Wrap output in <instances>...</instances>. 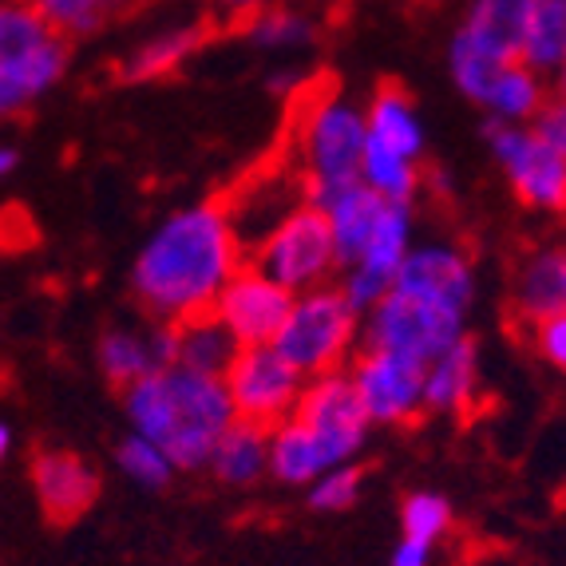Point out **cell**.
<instances>
[{"mask_svg":"<svg viewBox=\"0 0 566 566\" xmlns=\"http://www.w3.org/2000/svg\"><path fill=\"white\" fill-rule=\"evenodd\" d=\"M305 72L302 67H274V72H270V76H265V92L270 95H277V99H302L305 95Z\"/></svg>","mask_w":566,"mask_h":566,"instance_id":"cell-37","label":"cell"},{"mask_svg":"<svg viewBox=\"0 0 566 566\" xmlns=\"http://www.w3.org/2000/svg\"><path fill=\"white\" fill-rule=\"evenodd\" d=\"M432 555H436L432 543L400 535V543L392 547V555H388V566H432Z\"/></svg>","mask_w":566,"mask_h":566,"instance_id":"cell-38","label":"cell"},{"mask_svg":"<svg viewBox=\"0 0 566 566\" xmlns=\"http://www.w3.org/2000/svg\"><path fill=\"white\" fill-rule=\"evenodd\" d=\"M468 333V317L452 310H440L432 302L408 297L400 290H388L373 310L360 313V345L357 349H380V353H400L420 365L444 353L448 345Z\"/></svg>","mask_w":566,"mask_h":566,"instance_id":"cell-6","label":"cell"},{"mask_svg":"<svg viewBox=\"0 0 566 566\" xmlns=\"http://www.w3.org/2000/svg\"><path fill=\"white\" fill-rule=\"evenodd\" d=\"M32 488L52 523H76L99 495V472L80 452L44 448L32 455Z\"/></svg>","mask_w":566,"mask_h":566,"instance_id":"cell-14","label":"cell"},{"mask_svg":"<svg viewBox=\"0 0 566 566\" xmlns=\"http://www.w3.org/2000/svg\"><path fill=\"white\" fill-rule=\"evenodd\" d=\"M357 182L373 190V195H380L385 202H405V207H412L416 195L424 190V163L405 159V155L385 151V147L365 139Z\"/></svg>","mask_w":566,"mask_h":566,"instance_id":"cell-27","label":"cell"},{"mask_svg":"<svg viewBox=\"0 0 566 566\" xmlns=\"http://www.w3.org/2000/svg\"><path fill=\"white\" fill-rule=\"evenodd\" d=\"M297 115V159L302 199L322 210L337 190L357 182L365 155V107L340 92H305Z\"/></svg>","mask_w":566,"mask_h":566,"instance_id":"cell-3","label":"cell"},{"mask_svg":"<svg viewBox=\"0 0 566 566\" xmlns=\"http://www.w3.org/2000/svg\"><path fill=\"white\" fill-rule=\"evenodd\" d=\"M400 531L405 538H420V543H440L452 531V503L440 491H412L400 507Z\"/></svg>","mask_w":566,"mask_h":566,"instance_id":"cell-33","label":"cell"},{"mask_svg":"<svg viewBox=\"0 0 566 566\" xmlns=\"http://www.w3.org/2000/svg\"><path fill=\"white\" fill-rule=\"evenodd\" d=\"M488 151L500 163L503 179L511 182L515 199L531 210L555 214L566 207V151L538 139L527 123H491Z\"/></svg>","mask_w":566,"mask_h":566,"instance_id":"cell-7","label":"cell"},{"mask_svg":"<svg viewBox=\"0 0 566 566\" xmlns=\"http://www.w3.org/2000/svg\"><path fill=\"white\" fill-rule=\"evenodd\" d=\"M365 139L385 147V151H397L405 159L424 163L428 132L412 95L400 92V87H380L373 95V104L365 107Z\"/></svg>","mask_w":566,"mask_h":566,"instance_id":"cell-20","label":"cell"},{"mask_svg":"<svg viewBox=\"0 0 566 566\" xmlns=\"http://www.w3.org/2000/svg\"><path fill=\"white\" fill-rule=\"evenodd\" d=\"M234 222L222 202H195L167 214L132 262V290L155 322L179 325L210 313L222 285L242 265Z\"/></svg>","mask_w":566,"mask_h":566,"instance_id":"cell-1","label":"cell"},{"mask_svg":"<svg viewBox=\"0 0 566 566\" xmlns=\"http://www.w3.org/2000/svg\"><path fill=\"white\" fill-rule=\"evenodd\" d=\"M373 428L408 424L424 412V365L400 353L357 349V357L345 365Z\"/></svg>","mask_w":566,"mask_h":566,"instance_id":"cell-10","label":"cell"},{"mask_svg":"<svg viewBox=\"0 0 566 566\" xmlns=\"http://www.w3.org/2000/svg\"><path fill=\"white\" fill-rule=\"evenodd\" d=\"M515 313L527 325L566 317V254L563 245H538L515 274Z\"/></svg>","mask_w":566,"mask_h":566,"instance_id":"cell-19","label":"cell"},{"mask_svg":"<svg viewBox=\"0 0 566 566\" xmlns=\"http://www.w3.org/2000/svg\"><path fill=\"white\" fill-rule=\"evenodd\" d=\"M293 420L322 444V455L329 468L357 463L360 448L368 444V432H373L345 368L305 380L297 408H293Z\"/></svg>","mask_w":566,"mask_h":566,"instance_id":"cell-9","label":"cell"},{"mask_svg":"<svg viewBox=\"0 0 566 566\" xmlns=\"http://www.w3.org/2000/svg\"><path fill=\"white\" fill-rule=\"evenodd\" d=\"M222 385H227L234 420L274 428L293 416L297 397H302L305 388V377L274 345H250V349L234 353V360L222 373Z\"/></svg>","mask_w":566,"mask_h":566,"instance_id":"cell-8","label":"cell"},{"mask_svg":"<svg viewBox=\"0 0 566 566\" xmlns=\"http://www.w3.org/2000/svg\"><path fill=\"white\" fill-rule=\"evenodd\" d=\"M234 353V337L218 325L214 313H199V317H187V322L175 325V365L222 377Z\"/></svg>","mask_w":566,"mask_h":566,"instance_id":"cell-25","label":"cell"},{"mask_svg":"<svg viewBox=\"0 0 566 566\" xmlns=\"http://www.w3.org/2000/svg\"><path fill=\"white\" fill-rule=\"evenodd\" d=\"M123 416L135 436L151 440L175 472L207 468L214 440L234 420L222 377L170 365L123 388Z\"/></svg>","mask_w":566,"mask_h":566,"instance_id":"cell-2","label":"cell"},{"mask_svg":"<svg viewBox=\"0 0 566 566\" xmlns=\"http://www.w3.org/2000/svg\"><path fill=\"white\" fill-rule=\"evenodd\" d=\"M202 44H207V24H199V20L167 24V29L143 36L139 44L119 60V80H127V84L163 80V76H170V72H179Z\"/></svg>","mask_w":566,"mask_h":566,"instance_id":"cell-18","label":"cell"},{"mask_svg":"<svg viewBox=\"0 0 566 566\" xmlns=\"http://www.w3.org/2000/svg\"><path fill=\"white\" fill-rule=\"evenodd\" d=\"M520 64L538 80L563 76L566 67V0H531Z\"/></svg>","mask_w":566,"mask_h":566,"instance_id":"cell-24","label":"cell"},{"mask_svg":"<svg viewBox=\"0 0 566 566\" xmlns=\"http://www.w3.org/2000/svg\"><path fill=\"white\" fill-rule=\"evenodd\" d=\"M412 242H416L412 207H405V202H388L385 218L377 222V230H373L365 250H360L349 265H340L337 270L340 297H345L357 313L373 310V305L392 290V277H397L400 262H405L408 245Z\"/></svg>","mask_w":566,"mask_h":566,"instance_id":"cell-11","label":"cell"},{"mask_svg":"<svg viewBox=\"0 0 566 566\" xmlns=\"http://www.w3.org/2000/svg\"><path fill=\"white\" fill-rule=\"evenodd\" d=\"M357 337L360 313L340 297L337 285H317V290L293 293L290 313L270 345L310 380L349 365L360 345Z\"/></svg>","mask_w":566,"mask_h":566,"instance_id":"cell-4","label":"cell"},{"mask_svg":"<svg viewBox=\"0 0 566 566\" xmlns=\"http://www.w3.org/2000/svg\"><path fill=\"white\" fill-rule=\"evenodd\" d=\"M147 345H151L155 368H170V365H175V325L155 322L151 329H147Z\"/></svg>","mask_w":566,"mask_h":566,"instance_id":"cell-39","label":"cell"},{"mask_svg":"<svg viewBox=\"0 0 566 566\" xmlns=\"http://www.w3.org/2000/svg\"><path fill=\"white\" fill-rule=\"evenodd\" d=\"M531 345H535L538 360H547L551 368L566 365V317H547V322L531 325Z\"/></svg>","mask_w":566,"mask_h":566,"instance_id":"cell-36","label":"cell"},{"mask_svg":"<svg viewBox=\"0 0 566 566\" xmlns=\"http://www.w3.org/2000/svg\"><path fill=\"white\" fill-rule=\"evenodd\" d=\"M360 488H365V472H360L357 463H337V468H325L305 491H310L313 511L337 515V511H349L360 500Z\"/></svg>","mask_w":566,"mask_h":566,"instance_id":"cell-35","label":"cell"},{"mask_svg":"<svg viewBox=\"0 0 566 566\" xmlns=\"http://www.w3.org/2000/svg\"><path fill=\"white\" fill-rule=\"evenodd\" d=\"M290 302L293 293L282 290L277 282H270L262 270L238 265L234 277L214 297L210 313L234 337L238 349H250V345H270L274 340V333L285 322V313H290Z\"/></svg>","mask_w":566,"mask_h":566,"instance_id":"cell-13","label":"cell"},{"mask_svg":"<svg viewBox=\"0 0 566 566\" xmlns=\"http://www.w3.org/2000/svg\"><path fill=\"white\" fill-rule=\"evenodd\" d=\"M115 468L127 483L143 491H163L170 480H175V463L151 444V440H143V436L127 432L115 444Z\"/></svg>","mask_w":566,"mask_h":566,"instance_id":"cell-32","label":"cell"},{"mask_svg":"<svg viewBox=\"0 0 566 566\" xmlns=\"http://www.w3.org/2000/svg\"><path fill=\"white\" fill-rule=\"evenodd\" d=\"M250 265L290 293L333 285V277H337V250H333L325 214L317 207H310V202H297L290 214L277 218L274 227L258 238L254 262Z\"/></svg>","mask_w":566,"mask_h":566,"instance_id":"cell-5","label":"cell"},{"mask_svg":"<svg viewBox=\"0 0 566 566\" xmlns=\"http://www.w3.org/2000/svg\"><path fill=\"white\" fill-rule=\"evenodd\" d=\"M29 4L60 40H84L115 24L135 0H29Z\"/></svg>","mask_w":566,"mask_h":566,"instance_id":"cell-28","label":"cell"},{"mask_svg":"<svg viewBox=\"0 0 566 566\" xmlns=\"http://www.w3.org/2000/svg\"><path fill=\"white\" fill-rule=\"evenodd\" d=\"M329 463L322 455V444L305 432L297 420H282L270 428V444H265V475H274L285 488H310Z\"/></svg>","mask_w":566,"mask_h":566,"instance_id":"cell-23","label":"cell"},{"mask_svg":"<svg viewBox=\"0 0 566 566\" xmlns=\"http://www.w3.org/2000/svg\"><path fill=\"white\" fill-rule=\"evenodd\" d=\"M503 67L507 64L483 56L480 48H472L463 36H452V44H448V72H452V84L460 87V95L472 99V104H480L483 95H488L491 80L500 76Z\"/></svg>","mask_w":566,"mask_h":566,"instance_id":"cell-34","label":"cell"},{"mask_svg":"<svg viewBox=\"0 0 566 566\" xmlns=\"http://www.w3.org/2000/svg\"><path fill=\"white\" fill-rule=\"evenodd\" d=\"M392 290L468 317L475 293H480V277H475L472 258L463 254L460 245L444 242V238H428V242L408 245L405 262L392 277Z\"/></svg>","mask_w":566,"mask_h":566,"instance_id":"cell-12","label":"cell"},{"mask_svg":"<svg viewBox=\"0 0 566 566\" xmlns=\"http://www.w3.org/2000/svg\"><path fill=\"white\" fill-rule=\"evenodd\" d=\"M67 64H72L67 40L48 36L36 52L0 67V119H12V115H24L29 107H36L67 76Z\"/></svg>","mask_w":566,"mask_h":566,"instance_id":"cell-15","label":"cell"},{"mask_svg":"<svg viewBox=\"0 0 566 566\" xmlns=\"http://www.w3.org/2000/svg\"><path fill=\"white\" fill-rule=\"evenodd\" d=\"M95 357H99V368H104V377L115 380V385H132V380L147 377V373H155V360H151V345H147V329H127V325H119V329H107L104 337H99V349H95Z\"/></svg>","mask_w":566,"mask_h":566,"instance_id":"cell-30","label":"cell"},{"mask_svg":"<svg viewBox=\"0 0 566 566\" xmlns=\"http://www.w3.org/2000/svg\"><path fill=\"white\" fill-rule=\"evenodd\" d=\"M265 444H270V428L230 420L227 432L218 436L214 448H210L207 468L227 488H250L265 475Z\"/></svg>","mask_w":566,"mask_h":566,"instance_id":"cell-22","label":"cell"},{"mask_svg":"<svg viewBox=\"0 0 566 566\" xmlns=\"http://www.w3.org/2000/svg\"><path fill=\"white\" fill-rule=\"evenodd\" d=\"M218 9L227 12V17H250V12H258V9H265V4H270V0H214Z\"/></svg>","mask_w":566,"mask_h":566,"instance_id":"cell-40","label":"cell"},{"mask_svg":"<svg viewBox=\"0 0 566 566\" xmlns=\"http://www.w3.org/2000/svg\"><path fill=\"white\" fill-rule=\"evenodd\" d=\"M245 40L262 52H302L317 40V20L293 4H265L245 17Z\"/></svg>","mask_w":566,"mask_h":566,"instance_id":"cell-29","label":"cell"},{"mask_svg":"<svg viewBox=\"0 0 566 566\" xmlns=\"http://www.w3.org/2000/svg\"><path fill=\"white\" fill-rule=\"evenodd\" d=\"M547 99H551L547 80H538L531 67H523L515 60V64H507L500 76L491 80L480 107L491 115V123H531Z\"/></svg>","mask_w":566,"mask_h":566,"instance_id":"cell-26","label":"cell"},{"mask_svg":"<svg viewBox=\"0 0 566 566\" xmlns=\"http://www.w3.org/2000/svg\"><path fill=\"white\" fill-rule=\"evenodd\" d=\"M12 440H17V436H12V424H4V420H0V463L9 460V452H12Z\"/></svg>","mask_w":566,"mask_h":566,"instance_id":"cell-42","label":"cell"},{"mask_svg":"<svg viewBox=\"0 0 566 566\" xmlns=\"http://www.w3.org/2000/svg\"><path fill=\"white\" fill-rule=\"evenodd\" d=\"M17 167H20V151L17 147H9V143H0V182L9 179Z\"/></svg>","mask_w":566,"mask_h":566,"instance_id":"cell-41","label":"cell"},{"mask_svg":"<svg viewBox=\"0 0 566 566\" xmlns=\"http://www.w3.org/2000/svg\"><path fill=\"white\" fill-rule=\"evenodd\" d=\"M527 17L531 0H472L455 36H463L472 48H480L483 56L500 60V64H515L523 32H527Z\"/></svg>","mask_w":566,"mask_h":566,"instance_id":"cell-17","label":"cell"},{"mask_svg":"<svg viewBox=\"0 0 566 566\" xmlns=\"http://www.w3.org/2000/svg\"><path fill=\"white\" fill-rule=\"evenodd\" d=\"M388 202L380 195H373L368 187L353 182V187L337 190L329 202L322 207L325 222H329V234H333V250H337V270L340 265H349L353 258L360 254L377 230V222L385 218Z\"/></svg>","mask_w":566,"mask_h":566,"instance_id":"cell-21","label":"cell"},{"mask_svg":"<svg viewBox=\"0 0 566 566\" xmlns=\"http://www.w3.org/2000/svg\"><path fill=\"white\" fill-rule=\"evenodd\" d=\"M480 392V340L463 333L424 365V412H463Z\"/></svg>","mask_w":566,"mask_h":566,"instance_id":"cell-16","label":"cell"},{"mask_svg":"<svg viewBox=\"0 0 566 566\" xmlns=\"http://www.w3.org/2000/svg\"><path fill=\"white\" fill-rule=\"evenodd\" d=\"M48 36H56V32L36 17L29 0H0V67L36 52Z\"/></svg>","mask_w":566,"mask_h":566,"instance_id":"cell-31","label":"cell"}]
</instances>
